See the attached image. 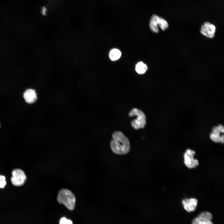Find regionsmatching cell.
<instances>
[{"label": "cell", "mask_w": 224, "mask_h": 224, "mask_svg": "<svg viewBox=\"0 0 224 224\" xmlns=\"http://www.w3.org/2000/svg\"><path fill=\"white\" fill-rule=\"evenodd\" d=\"M112 139L110 142L112 152L119 155H124L130 151V146L128 138L120 131H115L112 135Z\"/></svg>", "instance_id": "cell-1"}, {"label": "cell", "mask_w": 224, "mask_h": 224, "mask_svg": "<svg viewBox=\"0 0 224 224\" xmlns=\"http://www.w3.org/2000/svg\"><path fill=\"white\" fill-rule=\"evenodd\" d=\"M57 200L59 203L64 205L69 210H72L74 209L76 199L70 190L65 189L60 190L58 193Z\"/></svg>", "instance_id": "cell-2"}, {"label": "cell", "mask_w": 224, "mask_h": 224, "mask_svg": "<svg viewBox=\"0 0 224 224\" xmlns=\"http://www.w3.org/2000/svg\"><path fill=\"white\" fill-rule=\"evenodd\" d=\"M128 115L130 117L136 116V119L131 122L133 128L136 129L144 128L146 125V117L144 113L140 110L133 108L129 112Z\"/></svg>", "instance_id": "cell-3"}, {"label": "cell", "mask_w": 224, "mask_h": 224, "mask_svg": "<svg viewBox=\"0 0 224 224\" xmlns=\"http://www.w3.org/2000/svg\"><path fill=\"white\" fill-rule=\"evenodd\" d=\"M149 26L153 32L157 33L159 31L158 26L162 30H165L168 28L169 24L163 18L154 14L151 18Z\"/></svg>", "instance_id": "cell-4"}, {"label": "cell", "mask_w": 224, "mask_h": 224, "mask_svg": "<svg viewBox=\"0 0 224 224\" xmlns=\"http://www.w3.org/2000/svg\"><path fill=\"white\" fill-rule=\"evenodd\" d=\"M195 152L191 149H187L184 154V162L185 165L189 169H193L199 165L198 161L194 158Z\"/></svg>", "instance_id": "cell-5"}, {"label": "cell", "mask_w": 224, "mask_h": 224, "mask_svg": "<svg viewBox=\"0 0 224 224\" xmlns=\"http://www.w3.org/2000/svg\"><path fill=\"white\" fill-rule=\"evenodd\" d=\"M11 181L13 185L21 186L23 185L26 180V176L23 171L20 169H16L12 172Z\"/></svg>", "instance_id": "cell-6"}, {"label": "cell", "mask_w": 224, "mask_h": 224, "mask_svg": "<svg viewBox=\"0 0 224 224\" xmlns=\"http://www.w3.org/2000/svg\"><path fill=\"white\" fill-rule=\"evenodd\" d=\"M216 27L213 24L209 22H206L202 25L200 29V32L206 37L210 38H213L215 36Z\"/></svg>", "instance_id": "cell-7"}, {"label": "cell", "mask_w": 224, "mask_h": 224, "mask_svg": "<svg viewBox=\"0 0 224 224\" xmlns=\"http://www.w3.org/2000/svg\"><path fill=\"white\" fill-rule=\"evenodd\" d=\"M198 201L194 198H185L182 201V203L184 209L188 212L194 211L197 207Z\"/></svg>", "instance_id": "cell-8"}, {"label": "cell", "mask_w": 224, "mask_h": 224, "mask_svg": "<svg viewBox=\"0 0 224 224\" xmlns=\"http://www.w3.org/2000/svg\"><path fill=\"white\" fill-rule=\"evenodd\" d=\"M23 97L26 101L28 103L33 104L37 100V94L34 89H28L24 92Z\"/></svg>", "instance_id": "cell-9"}, {"label": "cell", "mask_w": 224, "mask_h": 224, "mask_svg": "<svg viewBox=\"0 0 224 224\" xmlns=\"http://www.w3.org/2000/svg\"><path fill=\"white\" fill-rule=\"evenodd\" d=\"M222 133L218 129L217 126L214 127L212 132L210 134V138L211 140L216 143H224V135H221Z\"/></svg>", "instance_id": "cell-10"}, {"label": "cell", "mask_w": 224, "mask_h": 224, "mask_svg": "<svg viewBox=\"0 0 224 224\" xmlns=\"http://www.w3.org/2000/svg\"><path fill=\"white\" fill-rule=\"evenodd\" d=\"M197 217L201 222H204L211 221L212 215L211 213L208 212H201Z\"/></svg>", "instance_id": "cell-11"}, {"label": "cell", "mask_w": 224, "mask_h": 224, "mask_svg": "<svg viewBox=\"0 0 224 224\" xmlns=\"http://www.w3.org/2000/svg\"><path fill=\"white\" fill-rule=\"evenodd\" d=\"M121 55V52L119 50L117 49H114L110 51L109 57L111 60L114 61L119 59Z\"/></svg>", "instance_id": "cell-12"}, {"label": "cell", "mask_w": 224, "mask_h": 224, "mask_svg": "<svg viewBox=\"0 0 224 224\" xmlns=\"http://www.w3.org/2000/svg\"><path fill=\"white\" fill-rule=\"evenodd\" d=\"M147 69L146 64L142 62H139L136 65L135 70L136 72L139 74H143L146 72Z\"/></svg>", "instance_id": "cell-13"}, {"label": "cell", "mask_w": 224, "mask_h": 224, "mask_svg": "<svg viewBox=\"0 0 224 224\" xmlns=\"http://www.w3.org/2000/svg\"><path fill=\"white\" fill-rule=\"evenodd\" d=\"M59 224H72V222L65 217H63L59 221Z\"/></svg>", "instance_id": "cell-14"}, {"label": "cell", "mask_w": 224, "mask_h": 224, "mask_svg": "<svg viewBox=\"0 0 224 224\" xmlns=\"http://www.w3.org/2000/svg\"><path fill=\"white\" fill-rule=\"evenodd\" d=\"M6 184L5 177L4 176L0 175V188H4Z\"/></svg>", "instance_id": "cell-15"}, {"label": "cell", "mask_w": 224, "mask_h": 224, "mask_svg": "<svg viewBox=\"0 0 224 224\" xmlns=\"http://www.w3.org/2000/svg\"><path fill=\"white\" fill-rule=\"evenodd\" d=\"M201 222L197 217L195 218L192 221V224H200Z\"/></svg>", "instance_id": "cell-16"}, {"label": "cell", "mask_w": 224, "mask_h": 224, "mask_svg": "<svg viewBox=\"0 0 224 224\" xmlns=\"http://www.w3.org/2000/svg\"><path fill=\"white\" fill-rule=\"evenodd\" d=\"M219 130L222 133H223L224 132V128L222 124H219L217 126Z\"/></svg>", "instance_id": "cell-17"}, {"label": "cell", "mask_w": 224, "mask_h": 224, "mask_svg": "<svg viewBox=\"0 0 224 224\" xmlns=\"http://www.w3.org/2000/svg\"><path fill=\"white\" fill-rule=\"evenodd\" d=\"M200 224H213L211 221L201 222Z\"/></svg>", "instance_id": "cell-18"}, {"label": "cell", "mask_w": 224, "mask_h": 224, "mask_svg": "<svg viewBox=\"0 0 224 224\" xmlns=\"http://www.w3.org/2000/svg\"></svg>", "instance_id": "cell-19"}]
</instances>
